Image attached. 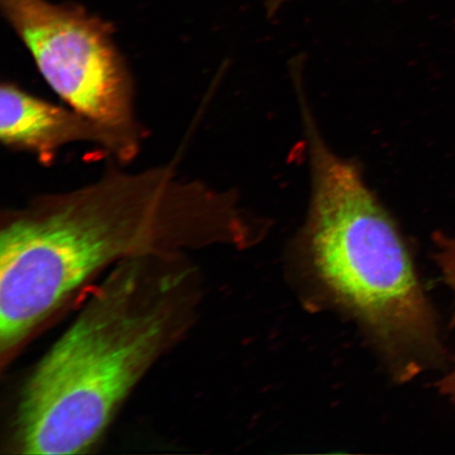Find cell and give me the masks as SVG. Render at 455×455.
Here are the masks:
<instances>
[{"instance_id": "cell-7", "label": "cell", "mask_w": 455, "mask_h": 455, "mask_svg": "<svg viewBox=\"0 0 455 455\" xmlns=\"http://www.w3.org/2000/svg\"><path fill=\"white\" fill-rule=\"evenodd\" d=\"M437 388H439L442 395L451 400L455 407V360L451 371H449L445 377L437 383Z\"/></svg>"}, {"instance_id": "cell-4", "label": "cell", "mask_w": 455, "mask_h": 455, "mask_svg": "<svg viewBox=\"0 0 455 455\" xmlns=\"http://www.w3.org/2000/svg\"><path fill=\"white\" fill-rule=\"evenodd\" d=\"M0 7L67 106L140 144L133 78L109 22L72 3L0 0Z\"/></svg>"}, {"instance_id": "cell-3", "label": "cell", "mask_w": 455, "mask_h": 455, "mask_svg": "<svg viewBox=\"0 0 455 455\" xmlns=\"http://www.w3.org/2000/svg\"><path fill=\"white\" fill-rule=\"evenodd\" d=\"M311 171L300 246L313 275L355 316L400 379L440 365L434 308L394 219L357 164L330 149L299 92Z\"/></svg>"}, {"instance_id": "cell-2", "label": "cell", "mask_w": 455, "mask_h": 455, "mask_svg": "<svg viewBox=\"0 0 455 455\" xmlns=\"http://www.w3.org/2000/svg\"><path fill=\"white\" fill-rule=\"evenodd\" d=\"M197 272L184 254L121 261L22 389L17 451L87 452L155 363L195 321Z\"/></svg>"}, {"instance_id": "cell-5", "label": "cell", "mask_w": 455, "mask_h": 455, "mask_svg": "<svg viewBox=\"0 0 455 455\" xmlns=\"http://www.w3.org/2000/svg\"><path fill=\"white\" fill-rule=\"evenodd\" d=\"M0 140L8 149L28 153L47 166L62 148L79 142L99 145L122 164L133 161L140 151L139 142L12 82L3 83L0 88Z\"/></svg>"}, {"instance_id": "cell-6", "label": "cell", "mask_w": 455, "mask_h": 455, "mask_svg": "<svg viewBox=\"0 0 455 455\" xmlns=\"http://www.w3.org/2000/svg\"><path fill=\"white\" fill-rule=\"evenodd\" d=\"M435 259L439 265L443 280L455 295V237L437 233L435 235ZM451 326H455V310L451 318Z\"/></svg>"}, {"instance_id": "cell-1", "label": "cell", "mask_w": 455, "mask_h": 455, "mask_svg": "<svg viewBox=\"0 0 455 455\" xmlns=\"http://www.w3.org/2000/svg\"><path fill=\"white\" fill-rule=\"evenodd\" d=\"M253 229L235 195L181 178L172 164L129 172L111 164L77 189L3 213L0 352L11 355L83 284L114 263L244 247Z\"/></svg>"}]
</instances>
